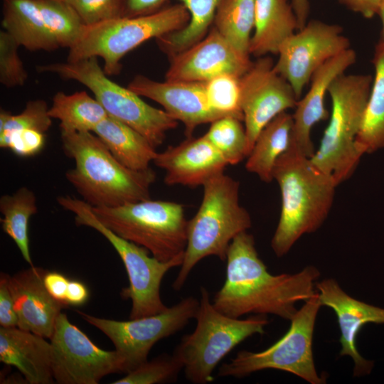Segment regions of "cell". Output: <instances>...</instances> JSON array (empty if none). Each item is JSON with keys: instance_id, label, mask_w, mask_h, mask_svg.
Segmentation results:
<instances>
[{"instance_id": "8992f818", "label": "cell", "mask_w": 384, "mask_h": 384, "mask_svg": "<svg viewBox=\"0 0 384 384\" xmlns=\"http://www.w3.org/2000/svg\"><path fill=\"white\" fill-rule=\"evenodd\" d=\"M200 292L196 328L182 337L173 354L188 381L206 384L214 380L213 372L222 359L248 337L264 334L269 321L262 314L245 319L227 316L214 306L205 287Z\"/></svg>"}, {"instance_id": "4316f807", "label": "cell", "mask_w": 384, "mask_h": 384, "mask_svg": "<svg viewBox=\"0 0 384 384\" xmlns=\"http://www.w3.org/2000/svg\"><path fill=\"white\" fill-rule=\"evenodd\" d=\"M375 70L370 92L359 133L356 139L361 154L384 148V44L378 42L373 58Z\"/></svg>"}, {"instance_id": "74e56055", "label": "cell", "mask_w": 384, "mask_h": 384, "mask_svg": "<svg viewBox=\"0 0 384 384\" xmlns=\"http://www.w3.org/2000/svg\"><path fill=\"white\" fill-rule=\"evenodd\" d=\"M71 6L85 26L122 17L123 0H63Z\"/></svg>"}, {"instance_id": "484cf974", "label": "cell", "mask_w": 384, "mask_h": 384, "mask_svg": "<svg viewBox=\"0 0 384 384\" xmlns=\"http://www.w3.org/2000/svg\"><path fill=\"white\" fill-rule=\"evenodd\" d=\"M292 125V114L284 112L261 130L247 156V171L256 174L264 182L273 180L276 161L290 146Z\"/></svg>"}, {"instance_id": "ffe728a7", "label": "cell", "mask_w": 384, "mask_h": 384, "mask_svg": "<svg viewBox=\"0 0 384 384\" xmlns=\"http://www.w3.org/2000/svg\"><path fill=\"white\" fill-rule=\"evenodd\" d=\"M154 164L165 171L167 185L191 188L203 186L213 176L223 173L228 162L205 137H188L176 146L157 152Z\"/></svg>"}, {"instance_id": "4fadbf2b", "label": "cell", "mask_w": 384, "mask_h": 384, "mask_svg": "<svg viewBox=\"0 0 384 384\" xmlns=\"http://www.w3.org/2000/svg\"><path fill=\"white\" fill-rule=\"evenodd\" d=\"M51 345L52 372L58 384H97L111 373H125V361L114 349L105 351L95 345L66 314L58 316Z\"/></svg>"}, {"instance_id": "ac0fdd59", "label": "cell", "mask_w": 384, "mask_h": 384, "mask_svg": "<svg viewBox=\"0 0 384 384\" xmlns=\"http://www.w3.org/2000/svg\"><path fill=\"white\" fill-rule=\"evenodd\" d=\"M322 306L332 309L336 316L341 332L340 356H348L354 362L353 376L370 373L374 361L364 358L358 352L356 336L361 327L368 323L384 324V308L359 301L348 295L332 278L315 285Z\"/></svg>"}, {"instance_id": "6da1fadb", "label": "cell", "mask_w": 384, "mask_h": 384, "mask_svg": "<svg viewBox=\"0 0 384 384\" xmlns=\"http://www.w3.org/2000/svg\"><path fill=\"white\" fill-rule=\"evenodd\" d=\"M226 277L213 304L224 314L240 318L246 314H274L291 320L296 304L316 292L320 277L314 266L294 274H271L260 258L252 235L244 231L230 242L227 253Z\"/></svg>"}, {"instance_id": "ab89813d", "label": "cell", "mask_w": 384, "mask_h": 384, "mask_svg": "<svg viewBox=\"0 0 384 384\" xmlns=\"http://www.w3.org/2000/svg\"><path fill=\"white\" fill-rule=\"evenodd\" d=\"M18 316L14 301L9 287V274L0 276V326L5 328L18 327Z\"/></svg>"}, {"instance_id": "60d3db41", "label": "cell", "mask_w": 384, "mask_h": 384, "mask_svg": "<svg viewBox=\"0 0 384 384\" xmlns=\"http://www.w3.org/2000/svg\"><path fill=\"white\" fill-rule=\"evenodd\" d=\"M169 0H123L122 17L149 14L167 5Z\"/></svg>"}, {"instance_id": "44dd1931", "label": "cell", "mask_w": 384, "mask_h": 384, "mask_svg": "<svg viewBox=\"0 0 384 384\" xmlns=\"http://www.w3.org/2000/svg\"><path fill=\"white\" fill-rule=\"evenodd\" d=\"M47 271L31 266L9 275V287L18 316V327L50 338L58 316L67 306L47 290L44 284Z\"/></svg>"}, {"instance_id": "f35d334b", "label": "cell", "mask_w": 384, "mask_h": 384, "mask_svg": "<svg viewBox=\"0 0 384 384\" xmlns=\"http://www.w3.org/2000/svg\"><path fill=\"white\" fill-rule=\"evenodd\" d=\"M45 142V133L35 129H22L12 133L3 149H10L16 155L27 157L39 153Z\"/></svg>"}, {"instance_id": "277c9868", "label": "cell", "mask_w": 384, "mask_h": 384, "mask_svg": "<svg viewBox=\"0 0 384 384\" xmlns=\"http://www.w3.org/2000/svg\"><path fill=\"white\" fill-rule=\"evenodd\" d=\"M203 186V195L196 214L188 221L187 244L180 270L173 288L179 291L202 259L215 256L226 260L232 240L252 225L247 210L240 204V183L219 174Z\"/></svg>"}, {"instance_id": "f1b7e54d", "label": "cell", "mask_w": 384, "mask_h": 384, "mask_svg": "<svg viewBox=\"0 0 384 384\" xmlns=\"http://www.w3.org/2000/svg\"><path fill=\"white\" fill-rule=\"evenodd\" d=\"M176 1L186 7L190 20L183 28L156 38L159 48L169 58L188 48L207 35L222 0Z\"/></svg>"}, {"instance_id": "2e32d148", "label": "cell", "mask_w": 384, "mask_h": 384, "mask_svg": "<svg viewBox=\"0 0 384 384\" xmlns=\"http://www.w3.org/2000/svg\"><path fill=\"white\" fill-rule=\"evenodd\" d=\"M214 26L200 41L169 58L165 75L169 81L206 82L223 74L240 78L252 65Z\"/></svg>"}, {"instance_id": "5b68a950", "label": "cell", "mask_w": 384, "mask_h": 384, "mask_svg": "<svg viewBox=\"0 0 384 384\" xmlns=\"http://www.w3.org/2000/svg\"><path fill=\"white\" fill-rule=\"evenodd\" d=\"M372 82L370 75L343 73L328 90L331 100L329 122L319 148L310 159L322 171L332 175L338 186L353 175L363 156L357 149L356 139Z\"/></svg>"}, {"instance_id": "5bb4252c", "label": "cell", "mask_w": 384, "mask_h": 384, "mask_svg": "<svg viewBox=\"0 0 384 384\" xmlns=\"http://www.w3.org/2000/svg\"><path fill=\"white\" fill-rule=\"evenodd\" d=\"M348 48L350 41L340 26L312 20L282 43L274 68L291 85L299 100L314 72Z\"/></svg>"}, {"instance_id": "836d02e7", "label": "cell", "mask_w": 384, "mask_h": 384, "mask_svg": "<svg viewBox=\"0 0 384 384\" xmlns=\"http://www.w3.org/2000/svg\"><path fill=\"white\" fill-rule=\"evenodd\" d=\"M49 107L43 100L28 101L24 110L18 114L1 110L0 112V147L3 148L9 137L22 129H35L46 133L51 127L52 118L48 114Z\"/></svg>"}, {"instance_id": "52a82bcc", "label": "cell", "mask_w": 384, "mask_h": 384, "mask_svg": "<svg viewBox=\"0 0 384 384\" xmlns=\"http://www.w3.org/2000/svg\"><path fill=\"white\" fill-rule=\"evenodd\" d=\"M189 20L186 7L177 3L149 14L85 26L79 40L69 49L67 61L100 57L106 75H117L122 68L120 61L127 53L150 38L183 28Z\"/></svg>"}, {"instance_id": "7c38bea8", "label": "cell", "mask_w": 384, "mask_h": 384, "mask_svg": "<svg viewBox=\"0 0 384 384\" xmlns=\"http://www.w3.org/2000/svg\"><path fill=\"white\" fill-rule=\"evenodd\" d=\"M199 300L183 299L165 311L149 316L118 321L77 312L90 325L105 334L125 361L126 373L147 361L154 345L183 329L195 319Z\"/></svg>"}, {"instance_id": "9c48e42d", "label": "cell", "mask_w": 384, "mask_h": 384, "mask_svg": "<svg viewBox=\"0 0 384 384\" xmlns=\"http://www.w3.org/2000/svg\"><path fill=\"white\" fill-rule=\"evenodd\" d=\"M39 73H50L86 86L108 115L129 125L156 149L164 142L166 132L175 129L178 121L165 110L154 107L128 87L111 80L98 63L97 57L77 61L36 66Z\"/></svg>"}, {"instance_id": "d6986e66", "label": "cell", "mask_w": 384, "mask_h": 384, "mask_svg": "<svg viewBox=\"0 0 384 384\" xmlns=\"http://www.w3.org/2000/svg\"><path fill=\"white\" fill-rule=\"evenodd\" d=\"M356 60V53L348 48L320 66L311 78L307 92L297 100L292 114L293 125L289 147L311 158L315 151L311 132L316 124L329 117L325 97L332 82Z\"/></svg>"}, {"instance_id": "7dc6e473", "label": "cell", "mask_w": 384, "mask_h": 384, "mask_svg": "<svg viewBox=\"0 0 384 384\" xmlns=\"http://www.w3.org/2000/svg\"><path fill=\"white\" fill-rule=\"evenodd\" d=\"M58 1H63V0H58Z\"/></svg>"}, {"instance_id": "d4e9b609", "label": "cell", "mask_w": 384, "mask_h": 384, "mask_svg": "<svg viewBox=\"0 0 384 384\" xmlns=\"http://www.w3.org/2000/svg\"><path fill=\"white\" fill-rule=\"evenodd\" d=\"M92 132L120 163L133 170L149 168L157 153L143 135L110 115Z\"/></svg>"}, {"instance_id": "3957f363", "label": "cell", "mask_w": 384, "mask_h": 384, "mask_svg": "<svg viewBox=\"0 0 384 384\" xmlns=\"http://www.w3.org/2000/svg\"><path fill=\"white\" fill-rule=\"evenodd\" d=\"M274 179L280 188L282 205L271 247L281 257L303 235L321 226L333 205L338 184L332 175L291 147L276 161Z\"/></svg>"}, {"instance_id": "9a60e30c", "label": "cell", "mask_w": 384, "mask_h": 384, "mask_svg": "<svg viewBox=\"0 0 384 384\" xmlns=\"http://www.w3.org/2000/svg\"><path fill=\"white\" fill-rule=\"evenodd\" d=\"M260 57L240 78V106L250 151L261 130L275 117L294 108L297 97L291 85Z\"/></svg>"}, {"instance_id": "7a4b0ae2", "label": "cell", "mask_w": 384, "mask_h": 384, "mask_svg": "<svg viewBox=\"0 0 384 384\" xmlns=\"http://www.w3.org/2000/svg\"><path fill=\"white\" fill-rule=\"evenodd\" d=\"M65 154L75 161L67 180L92 207H117L150 198L156 173L120 163L92 132L60 131Z\"/></svg>"}, {"instance_id": "b9f144b4", "label": "cell", "mask_w": 384, "mask_h": 384, "mask_svg": "<svg viewBox=\"0 0 384 384\" xmlns=\"http://www.w3.org/2000/svg\"><path fill=\"white\" fill-rule=\"evenodd\" d=\"M69 282L68 278L56 271L48 270L44 277V284L50 294L67 306L66 294Z\"/></svg>"}, {"instance_id": "cb8c5ba5", "label": "cell", "mask_w": 384, "mask_h": 384, "mask_svg": "<svg viewBox=\"0 0 384 384\" xmlns=\"http://www.w3.org/2000/svg\"><path fill=\"white\" fill-rule=\"evenodd\" d=\"M1 25L28 50L59 48L46 26L38 0H3Z\"/></svg>"}, {"instance_id": "603a6c76", "label": "cell", "mask_w": 384, "mask_h": 384, "mask_svg": "<svg viewBox=\"0 0 384 384\" xmlns=\"http://www.w3.org/2000/svg\"><path fill=\"white\" fill-rule=\"evenodd\" d=\"M297 30V18L289 0H255L250 54L257 58L277 55L282 43Z\"/></svg>"}, {"instance_id": "ba28073f", "label": "cell", "mask_w": 384, "mask_h": 384, "mask_svg": "<svg viewBox=\"0 0 384 384\" xmlns=\"http://www.w3.org/2000/svg\"><path fill=\"white\" fill-rule=\"evenodd\" d=\"M98 220L117 235L167 262L184 255L188 221L181 204L151 198L117 207H92Z\"/></svg>"}, {"instance_id": "e0dca14e", "label": "cell", "mask_w": 384, "mask_h": 384, "mask_svg": "<svg viewBox=\"0 0 384 384\" xmlns=\"http://www.w3.org/2000/svg\"><path fill=\"white\" fill-rule=\"evenodd\" d=\"M127 87L139 96L160 104L173 118L183 124L187 137H191L198 126L226 117L210 107L206 95V82H159L138 75Z\"/></svg>"}, {"instance_id": "f6af8a7d", "label": "cell", "mask_w": 384, "mask_h": 384, "mask_svg": "<svg viewBox=\"0 0 384 384\" xmlns=\"http://www.w3.org/2000/svg\"><path fill=\"white\" fill-rule=\"evenodd\" d=\"M293 9L298 21V30L303 28L307 23L309 11L308 0H291Z\"/></svg>"}, {"instance_id": "bcb514c9", "label": "cell", "mask_w": 384, "mask_h": 384, "mask_svg": "<svg viewBox=\"0 0 384 384\" xmlns=\"http://www.w3.org/2000/svg\"><path fill=\"white\" fill-rule=\"evenodd\" d=\"M378 16L380 18L382 23V28L380 32V38L379 42L384 44V6L381 8Z\"/></svg>"}, {"instance_id": "8fae6325", "label": "cell", "mask_w": 384, "mask_h": 384, "mask_svg": "<svg viewBox=\"0 0 384 384\" xmlns=\"http://www.w3.org/2000/svg\"><path fill=\"white\" fill-rule=\"evenodd\" d=\"M321 306L316 292L297 310L280 339L260 352L239 351L221 365L218 375L241 378L257 371L275 369L291 373L311 384L326 383V376L316 371L312 350L315 323Z\"/></svg>"}, {"instance_id": "83f0119b", "label": "cell", "mask_w": 384, "mask_h": 384, "mask_svg": "<svg viewBox=\"0 0 384 384\" xmlns=\"http://www.w3.org/2000/svg\"><path fill=\"white\" fill-rule=\"evenodd\" d=\"M48 114L60 121V131L66 132H93L108 117L101 104L85 91L70 95L58 92Z\"/></svg>"}, {"instance_id": "ee69618b", "label": "cell", "mask_w": 384, "mask_h": 384, "mask_svg": "<svg viewBox=\"0 0 384 384\" xmlns=\"http://www.w3.org/2000/svg\"><path fill=\"white\" fill-rule=\"evenodd\" d=\"M89 296V290L84 283L78 280H70L66 294V303L68 306H81L87 302Z\"/></svg>"}, {"instance_id": "1f68e13d", "label": "cell", "mask_w": 384, "mask_h": 384, "mask_svg": "<svg viewBox=\"0 0 384 384\" xmlns=\"http://www.w3.org/2000/svg\"><path fill=\"white\" fill-rule=\"evenodd\" d=\"M43 21L59 48H71L79 40L85 24L65 1L38 0Z\"/></svg>"}, {"instance_id": "f546056e", "label": "cell", "mask_w": 384, "mask_h": 384, "mask_svg": "<svg viewBox=\"0 0 384 384\" xmlns=\"http://www.w3.org/2000/svg\"><path fill=\"white\" fill-rule=\"evenodd\" d=\"M0 211L2 230L16 243L26 262L33 266L28 222L38 212L35 194L28 188L21 187L11 195H4L0 198Z\"/></svg>"}, {"instance_id": "30bf717a", "label": "cell", "mask_w": 384, "mask_h": 384, "mask_svg": "<svg viewBox=\"0 0 384 384\" xmlns=\"http://www.w3.org/2000/svg\"><path fill=\"white\" fill-rule=\"evenodd\" d=\"M59 205L75 214L78 225L92 228L102 234L113 246L125 267L129 285L121 291V297L130 299L129 319H138L165 311L166 306L160 294L164 275L171 269L182 265L184 255L162 262L149 255L144 247L130 242L105 227L96 218L92 206L83 200L71 196H59Z\"/></svg>"}, {"instance_id": "7bdbcfd3", "label": "cell", "mask_w": 384, "mask_h": 384, "mask_svg": "<svg viewBox=\"0 0 384 384\" xmlns=\"http://www.w3.org/2000/svg\"><path fill=\"white\" fill-rule=\"evenodd\" d=\"M350 10L361 14L366 18L378 15L384 6V0H339Z\"/></svg>"}, {"instance_id": "e575fe53", "label": "cell", "mask_w": 384, "mask_h": 384, "mask_svg": "<svg viewBox=\"0 0 384 384\" xmlns=\"http://www.w3.org/2000/svg\"><path fill=\"white\" fill-rule=\"evenodd\" d=\"M206 95L213 110L226 117H237L243 122L239 77L223 74L206 81Z\"/></svg>"}, {"instance_id": "d590c367", "label": "cell", "mask_w": 384, "mask_h": 384, "mask_svg": "<svg viewBox=\"0 0 384 384\" xmlns=\"http://www.w3.org/2000/svg\"><path fill=\"white\" fill-rule=\"evenodd\" d=\"M183 366L172 355L160 356L137 366L126 373L124 377L114 380L112 384H155L175 381Z\"/></svg>"}, {"instance_id": "d6a6232c", "label": "cell", "mask_w": 384, "mask_h": 384, "mask_svg": "<svg viewBox=\"0 0 384 384\" xmlns=\"http://www.w3.org/2000/svg\"><path fill=\"white\" fill-rule=\"evenodd\" d=\"M240 119L228 116L213 122L204 134L228 165H235L250 152L245 125Z\"/></svg>"}, {"instance_id": "8d00e7d4", "label": "cell", "mask_w": 384, "mask_h": 384, "mask_svg": "<svg viewBox=\"0 0 384 384\" xmlns=\"http://www.w3.org/2000/svg\"><path fill=\"white\" fill-rule=\"evenodd\" d=\"M20 46L6 31H0V82L6 87L22 86L28 73L18 54Z\"/></svg>"}, {"instance_id": "4dcf8cb0", "label": "cell", "mask_w": 384, "mask_h": 384, "mask_svg": "<svg viewBox=\"0 0 384 384\" xmlns=\"http://www.w3.org/2000/svg\"><path fill=\"white\" fill-rule=\"evenodd\" d=\"M255 13V0H222L213 26L240 52L250 55Z\"/></svg>"}, {"instance_id": "7402d4cb", "label": "cell", "mask_w": 384, "mask_h": 384, "mask_svg": "<svg viewBox=\"0 0 384 384\" xmlns=\"http://www.w3.org/2000/svg\"><path fill=\"white\" fill-rule=\"evenodd\" d=\"M40 335L18 327L0 328V361L12 366L29 384L55 383L51 345Z\"/></svg>"}]
</instances>
